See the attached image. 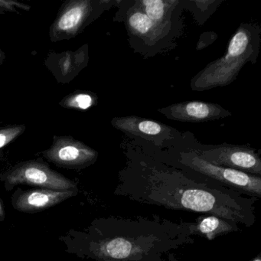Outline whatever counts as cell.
Segmentation results:
<instances>
[{
  "label": "cell",
  "instance_id": "obj_8",
  "mask_svg": "<svg viewBox=\"0 0 261 261\" xmlns=\"http://www.w3.org/2000/svg\"><path fill=\"white\" fill-rule=\"evenodd\" d=\"M88 61V45L86 44L74 51L50 53L44 65L59 83L65 85L74 80L86 68Z\"/></svg>",
  "mask_w": 261,
  "mask_h": 261
},
{
  "label": "cell",
  "instance_id": "obj_12",
  "mask_svg": "<svg viewBox=\"0 0 261 261\" xmlns=\"http://www.w3.org/2000/svg\"><path fill=\"white\" fill-rule=\"evenodd\" d=\"M97 97L89 91H77L71 93L61 100L59 105L65 109L87 111L96 105Z\"/></svg>",
  "mask_w": 261,
  "mask_h": 261
},
{
  "label": "cell",
  "instance_id": "obj_9",
  "mask_svg": "<svg viewBox=\"0 0 261 261\" xmlns=\"http://www.w3.org/2000/svg\"><path fill=\"white\" fill-rule=\"evenodd\" d=\"M158 111L170 120L191 123H202L231 115L220 105L203 101L175 103L159 109Z\"/></svg>",
  "mask_w": 261,
  "mask_h": 261
},
{
  "label": "cell",
  "instance_id": "obj_17",
  "mask_svg": "<svg viewBox=\"0 0 261 261\" xmlns=\"http://www.w3.org/2000/svg\"><path fill=\"white\" fill-rule=\"evenodd\" d=\"M4 218H5V211L2 203L0 201V220H4Z\"/></svg>",
  "mask_w": 261,
  "mask_h": 261
},
{
  "label": "cell",
  "instance_id": "obj_13",
  "mask_svg": "<svg viewBox=\"0 0 261 261\" xmlns=\"http://www.w3.org/2000/svg\"><path fill=\"white\" fill-rule=\"evenodd\" d=\"M174 2L162 0H143L140 4V8L149 19L157 27L163 25L167 18L171 4Z\"/></svg>",
  "mask_w": 261,
  "mask_h": 261
},
{
  "label": "cell",
  "instance_id": "obj_5",
  "mask_svg": "<svg viewBox=\"0 0 261 261\" xmlns=\"http://www.w3.org/2000/svg\"><path fill=\"white\" fill-rule=\"evenodd\" d=\"M45 160L68 169H82L97 161L98 152L70 136L53 137V144L42 152Z\"/></svg>",
  "mask_w": 261,
  "mask_h": 261
},
{
  "label": "cell",
  "instance_id": "obj_14",
  "mask_svg": "<svg viewBox=\"0 0 261 261\" xmlns=\"http://www.w3.org/2000/svg\"><path fill=\"white\" fill-rule=\"evenodd\" d=\"M128 27L133 34L139 37L150 36L158 28L141 10H135L129 14Z\"/></svg>",
  "mask_w": 261,
  "mask_h": 261
},
{
  "label": "cell",
  "instance_id": "obj_19",
  "mask_svg": "<svg viewBox=\"0 0 261 261\" xmlns=\"http://www.w3.org/2000/svg\"><path fill=\"white\" fill-rule=\"evenodd\" d=\"M253 261H261L260 256H259H259H257V257L255 258V259H253Z\"/></svg>",
  "mask_w": 261,
  "mask_h": 261
},
{
  "label": "cell",
  "instance_id": "obj_7",
  "mask_svg": "<svg viewBox=\"0 0 261 261\" xmlns=\"http://www.w3.org/2000/svg\"><path fill=\"white\" fill-rule=\"evenodd\" d=\"M77 193L75 191H56L45 189L24 191L18 189L12 196V204L18 212L37 213L54 207Z\"/></svg>",
  "mask_w": 261,
  "mask_h": 261
},
{
  "label": "cell",
  "instance_id": "obj_1",
  "mask_svg": "<svg viewBox=\"0 0 261 261\" xmlns=\"http://www.w3.org/2000/svg\"><path fill=\"white\" fill-rule=\"evenodd\" d=\"M256 49L252 32L246 25H241L230 39L227 53L207 65L192 79V90L203 91L230 85L255 56Z\"/></svg>",
  "mask_w": 261,
  "mask_h": 261
},
{
  "label": "cell",
  "instance_id": "obj_4",
  "mask_svg": "<svg viewBox=\"0 0 261 261\" xmlns=\"http://www.w3.org/2000/svg\"><path fill=\"white\" fill-rule=\"evenodd\" d=\"M183 164L209 178H213L228 187L260 198L261 178L241 171L215 166L205 161L198 154H188L183 157Z\"/></svg>",
  "mask_w": 261,
  "mask_h": 261
},
{
  "label": "cell",
  "instance_id": "obj_2",
  "mask_svg": "<svg viewBox=\"0 0 261 261\" xmlns=\"http://www.w3.org/2000/svg\"><path fill=\"white\" fill-rule=\"evenodd\" d=\"M6 190L18 185L56 191H77V185L61 173L53 170L42 159L21 162L0 175Z\"/></svg>",
  "mask_w": 261,
  "mask_h": 261
},
{
  "label": "cell",
  "instance_id": "obj_10",
  "mask_svg": "<svg viewBox=\"0 0 261 261\" xmlns=\"http://www.w3.org/2000/svg\"><path fill=\"white\" fill-rule=\"evenodd\" d=\"M111 124L116 129L128 135L138 136L148 140L169 135L171 130V128L160 122L135 116L114 117L111 120Z\"/></svg>",
  "mask_w": 261,
  "mask_h": 261
},
{
  "label": "cell",
  "instance_id": "obj_6",
  "mask_svg": "<svg viewBox=\"0 0 261 261\" xmlns=\"http://www.w3.org/2000/svg\"><path fill=\"white\" fill-rule=\"evenodd\" d=\"M198 155L215 166L241 171L250 175H261L260 159L253 149L249 148L222 145L202 150Z\"/></svg>",
  "mask_w": 261,
  "mask_h": 261
},
{
  "label": "cell",
  "instance_id": "obj_11",
  "mask_svg": "<svg viewBox=\"0 0 261 261\" xmlns=\"http://www.w3.org/2000/svg\"><path fill=\"white\" fill-rule=\"evenodd\" d=\"M234 223L219 217L210 215L200 217L197 223L191 226V233L205 237L208 240L215 239L216 237L222 236L233 230H238Z\"/></svg>",
  "mask_w": 261,
  "mask_h": 261
},
{
  "label": "cell",
  "instance_id": "obj_16",
  "mask_svg": "<svg viewBox=\"0 0 261 261\" xmlns=\"http://www.w3.org/2000/svg\"><path fill=\"white\" fill-rule=\"evenodd\" d=\"M18 10L30 11L31 7L13 0H0V14L8 13H19Z\"/></svg>",
  "mask_w": 261,
  "mask_h": 261
},
{
  "label": "cell",
  "instance_id": "obj_15",
  "mask_svg": "<svg viewBox=\"0 0 261 261\" xmlns=\"http://www.w3.org/2000/svg\"><path fill=\"white\" fill-rule=\"evenodd\" d=\"M27 129L23 124L9 125L0 128V154L6 146L20 137Z\"/></svg>",
  "mask_w": 261,
  "mask_h": 261
},
{
  "label": "cell",
  "instance_id": "obj_3",
  "mask_svg": "<svg viewBox=\"0 0 261 261\" xmlns=\"http://www.w3.org/2000/svg\"><path fill=\"white\" fill-rule=\"evenodd\" d=\"M103 3L94 0L64 3L50 27V41L55 43L79 36L101 13Z\"/></svg>",
  "mask_w": 261,
  "mask_h": 261
},
{
  "label": "cell",
  "instance_id": "obj_18",
  "mask_svg": "<svg viewBox=\"0 0 261 261\" xmlns=\"http://www.w3.org/2000/svg\"><path fill=\"white\" fill-rule=\"evenodd\" d=\"M6 59V55L2 50L0 49V65L4 63V60Z\"/></svg>",
  "mask_w": 261,
  "mask_h": 261
}]
</instances>
